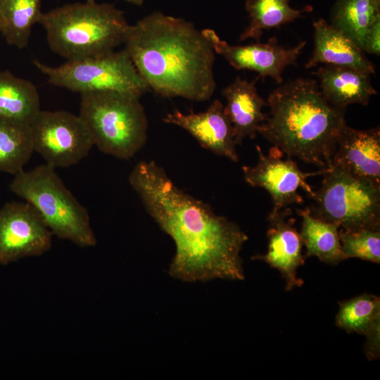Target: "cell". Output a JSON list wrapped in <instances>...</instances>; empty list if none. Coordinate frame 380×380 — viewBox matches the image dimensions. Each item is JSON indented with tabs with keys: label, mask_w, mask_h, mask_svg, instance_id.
<instances>
[{
	"label": "cell",
	"mask_w": 380,
	"mask_h": 380,
	"mask_svg": "<svg viewBox=\"0 0 380 380\" xmlns=\"http://www.w3.org/2000/svg\"><path fill=\"white\" fill-rule=\"evenodd\" d=\"M363 51L369 54L380 53V18L369 27L366 34Z\"/></svg>",
	"instance_id": "4316f807"
},
{
	"label": "cell",
	"mask_w": 380,
	"mask_h": 380,
	"mask_svg": "<svg viewBox=\"0 0 380 380\" xmlns=\"http://www.w3.org/2000/svg\"><path fill=\"white\" fill-rule=\"evenodd\" d=\"M292 215V210L289 207L269 213L267 252L252 258L262 260L277 270L284 279L286 291L300 287L304 283L297 277V270L305 265V259L302 254L303 242Z\"/></svg>",
	"instance_id": "4fadbf2b"
},
{
	"label": "cell",
	"mask_w": 380,
	"mask_h": 380,
	"mask_svg": "<svg viewBox=\"0 0 380 380\" xmlns=\"http://www.w3.org/2000/svg\"><path fill=\"white\" fill-rule=\"evenodd\" d=\"M40 110L39 92L32 82L0 71V120L30 125Z\"/></svg>",
	"instance_id": "d6986e66"
},
{
	"label": "cell",
	"mask_w": 380,
	"mask_h": 380,
	"mask_svg": "<svg viewBox=\"0 0 380 380\" xmlns=\"http://www.w3.org/2000/svg\"><path fill=\"white\" fill-rule=\"evenodd\" d=\"M201 32L215 53L222 56L236 70L255 71L262 80L270 77L279 84L283 82L284 70L297 64L298 58L306 45V42L302 41L292 47L281 46L276 37L266 43L231 45L212 29H203Z\"/></svg>",
	"instance_id": "7c38bea8"
},
{
	"label": "cell",
	"mask_w": 380,
	"mask_h": 380,
	"mask_svg": "<svg viewBox=\"0 0 380 380\" xmlns=\"http://www.w3.org/2000/svg\"><path fill=\"white\" fill-rule=\"evenodd\" d=\"M0 26H1V23H0Z\"/></svg>",
	"instance_id": "f1b7e54d"
},
{
	"label": "cell",
	"mask_w": 380,
	"mask_h": 380,
	"mask_svg": "<svg viewBox=\"0 0 380 380\" xmlns=\"http://www.w3.org/2000/svg\"><path fill=\"white\" fill-rule=\"evenodd\" d=\"M123 44L141 77L157 94L196 101L213 96L215 53L192 23L154 12L129 26Z\"/></svg>",
	"instance_id": "7a4b0ae2"
},
{
	"label": "cell",
	"mask_w": 380,
	"mask_h": 380,
	"mask_svg": "<svg viewBox=\"0 0 380 380\" xmlns=\"http://www.w3.org/2000/svg\"><path fill=\"white\" fill-rule=\"evenodd\" d=\"M296 212L302 217L299 234L303 245L306 248L305 259L316 256L331 265H336L346 260L341 251L337 225L313 217L309 207L296 209Z\"/></svg>",
	"instance_id": "ffe728a7"
},
{
	"label": "cell",
	"mask_w": 380,
	"mask_h": 380,
	"mask_svg": "<svg viewBox=\"0 0 380 380\" xmlns=\"http://www.w3.org/2000/svg\"><path fill=\"white\" fill-rule=\"evenodd\" d=\"M125 1H127L128 3H130L136 6H141L144 0H125Z\"/></svg>",
	"instance_id": "83f0119b"
},
{
	"label": "cell",
	"mask_w": 380,
	"mask_h": 380,
	"mask_svg": "<svg viewBox=\"0 0 380 380\" xmlns=\"http://www.w3.org/2000/svg\"><path fill=\"white\" fill-rule=\"evenodd\" d=\"M39 23L50 49L67 61L105 54L123 44L130 25L124 13L95 0L68 4L42 13Z\"/></svg>",
	"instance_id": "277c9868"
},
{
	"label": "cell",
	"mask_w": 380,
	"mask_h": 380,
	"mask_svg": "<svg viewBox=\"0 0 380 380\" xmlns=\"http://www.w3.org/2000/svg\"><path fill=\"white\" fill-rule=\"evenodd\" d=\"M338 304L335 324L347 333H357L365 336L380 329L379 296L365 293L339 301Z\"/></svg>",
	"instance_id": "cb8c5ba5"
},
{
	"label": "cell",
	"mask_w": 380,
	"mask_h": 380,
	"mask_svg": "<svg viewBox=\"0 0 380 380\" xmlns=\"http://www.w3.org/2000/svg\"><path fill=\"white\" fill-rule=\"evenodd\" d=\"M258 161L254 166L243 165L246 182L252 186L262 187L271 196L272 210L289 207L291 204H302L303 198L298 193L302 188L312 198L315 191L308 183L309 177L324 175L327 168L311 172H303L297 163L288 156L283 159L284 153L273 146L265 155L256 146Z\"/></svg>",
	"instance_id": "30bf717a"
},
{
	"label": "cell",
	"mask_w": 380,
	"mask_h": 380,
	"mask_svg": "<svg viewBox=\"0 0 380 380\" xmlns=\"http://www.w3.org/2000/svg\"><path fill=\"white\" fill-rule=\"evenodd\" d=\"M129 182L175 243L171 277L187 282L244 279L240 252L248 238L236 224L179 188L153 160L137 163Z\"/></svg>",
	"instance_id": "6da1fadb"
},
{
	"label": "cell",
	"mask_w": 380,
	"mask_h": 380,
	"mask_svg": "<svg viewBox=\"0 0 380 380\" xmlns=\"http://www.w3.org/2000/svg\"><path fill=\"white\" fill-rule=\"evenodd\" d=\"M163 121L184 129L202 147L233 162L239 161L232 125L220 100H214L203 112L194 113L191 110L184 114L175 109L167 113Z\"/></svg>",
	"instance_id": "5bb4252c"
},
{
	"label": "cell",
	"mask_w": 380,
	"mask_h": 380,
	"mask_svg": "<svg viewBox=\"0 0 380 380\" xmlns=\"http://www.w3.org/2000/svg\"><path fill=\"white\" fill-rule=\"evenodd\" d=\"M269 113L260 133L289 157L330 167L337 141L346 125V108L331 105L317 81L298 77L274 89L268 96Z\"/></svg>",
	"instance_id": "3957f363"
},
{
	"label": "cell",
	"mask_w": 380,
	"mask_h": 380,
	"mask_svg": "<svg viewBox=\"0 0 380 380\" xmlns=\"http://www.w3.org/2000/svg\"><path fill=\"white\" fill-rule=\"evenodd\" d=\"M314 49L306 68L319 63L351 68L369 75L375 73L374 64L365 51L348 35L319 18L313 23Z\"/></svg>",
	"instance_id": "2e32d148"
},
{
	"label": "cell",
	"mask_w": 380,
	"mask_h": 380,
	"mask_svg": "<svg viewBox=\"0 0 380 380\" xmlns=\"http://www.w3.org/2000/svg\"><path fill=\"white\" fill-rule=\"evenodd\" d=\"M312 198L311 215L345 230L380 228V187L330 166Z\"/></svg>",
	"instance_id": "52a82bcc"
},
{
	"label": "cell",
	"mask_w": 380,
	"mask_h": 380,
	"mask_svg": "<svg viewBox=\"0 0 380 380\" xmlns=\"http://www.w3.org/2000/svg\"><path fill=\"white\" fill-rule=\"evenodd\" d=\"M52 236L29 203H5L0 208V264L43 255L51 247Z\"/></svg>",
	"instance_id": "8fae6325"
},
{
	"label": "cell",
	"mask_w": 380,
	"mask_h": 380,
	"mask_svg": "<svg viewBox=\"0 0 380 380\" xmlns=\"http://www.w3.org/2000/svg\"><path fill=\"white\" fill-rule=\"evenodd\" d=\"M140 97L115 91L81 94L79 116L100 151L127 160L145 145L148 120Z\"/></svg>",
	"instance_id": "5b68a950"
},
{
	"label": "cell",
	"mask_w": 380,
	"mask_h": 380,
	"mask_svg": "<svg viewBox=\"0 0 380 380\" xmlns=\"http://www.w3.org/2000/svg\"><path fill=\"white\" fill-rule=\"evenodd\" d=\"M48 82L80 94L115 91L141 96L149 88L125 49L52 67L34 60Z\"/></svg>",
	"instance_id": "ba28073f"
},
{
	"label": "cell",
	"mask_w": 380,
	"mask_h": 380,
	"mask_svg": "<svg viewBox=\"0 0 380 380\" xmlns=\"http://www.w3.org/2000/svg\"><path fill=\"white\" fill-rule=\"evenodd\" d=\"M313 74L318 79V87L331 105L346 108L357 103L367 106L370 98L377 94L369 74L351 68L324 65Z\"/></svg>",
	"instance_id": "ac0fdd59"
},
{
	"label": "cell",
	"mask_w": 380,
	"mask_h": 380,
	"mask_svg": "<svg viewBox=\"0 0 380 380\" xmlns=\"http://www.w3.org/2000/svg\"><path fill=\"white\" fill-rule=\"evenodd\" d=\"M343 254L346 259L357 258L380 263V228L338 230Z\"/></svg>",
	"instance_id": "484cf974"
},
{
	"label": "cell",
	"mask_w": 380,
	"mask_h": 380,
	"mask_svg": "<svg viewBox=\"0 0 380 380\" xmlns=\"http://www.w3.org/2000/svg\"><path fill=\"white\" fill-rule=\"evenodd\" d=\"M54 169L44 164L23 170L15 175L10 189L35 208L53 235L80 247L94 246L97 240L87 210Z\"/></svg>",
	"instance_id": "8992f818"
},
{
	"label": "cell",
	"mask_w": 380,
	"mask_h": 380,
	"mask_svg": "<svg viewBox=\"0 0 380 380\" xmlns=\"http://www.w3.org/2000/svg\"><path fill=\"white\" fill-rule=\"evenodd\" d=\"M42 14L40 0H0V32L8 44L25 48Z\"/></svg>",
	"instance_id": "44dd1931"
},
{
	"label": "cell",
	"mask_w": 380,
	"mask_h": 380,
	"mask_svg": "<svg viewBox=\"0 0 380 380\" xmlns=\"http://www.w3.org/2000/svg\"><path fill=\"white\" fill-rule=\"evenodd\" d=\"M380 18V0H337L331 25L344 32L363 50L369 27Z\"/></svg>",
	"instance_id": "603a6c76"
},
{
	"label": "cell",
	"mask_w": 380,
	"mask_h": 380,
	"mask_svg": "<svg viewBox=\"0 0 380 380\" xmlns=\"http://www.w3.org/2000/svg\"><path fill=\"white\" fill-rule=\"evenodd\" d=\"M330 166L380 187V129H356L347 125L337 141Z\"/></svg>",
	"instance_id": "9a60e30c"
},
{
	"label": "cell",
	"mask_w": 380,
	"mask_h": 380,
	"mask_svg": "<svg viewBox=\"0 0 380 380\" xmlns=\"http://www.w3.org/2000/svg\"><path fill=\"white\" fill-rule=\"evenodd\" d=\"M245 8L250 20L240 34L239 42L248 39L260 42L264 30L290 23L311 10L310 7L295 9L289 5V0H246Z\"/></svg>",
	"instance_id": "7402d4cb"
},
{
	"label": "cell",
	"mask_w": 380,
	"mask_h": 380,
	"mask_svg": "<svg viewBox=\"0 0 380 380\" xmlns=\"http://www.w3.org/2000/svg\"><path fill=\"white\" fill-rule=\"evenodd\" d=\"M258 79L259 76L248 81L237 77L222 91L227 100L224 110L232 125L236 145L241 144L246 137L255 139L266 118L262 109L267 101L259 95L255 86Z\"/></svg>",
	"instance_id": "e0dca14e"
},
{
	"label": "cell",
	"mask_w": 380,
	"mask_h": 380,
	"mask_svg": "<svg viewBox=\"0 0 380 380\" xmlns=\"http://www.w3.org/2000/svg\"><path fill=\"white\" fill-rule=\"evenodd\" d=\"M30 128L34 151L54 168L77 164L94 146L81 118L65 110H41Z\"/></svg>",
	"instance_id": "9c48e42d"
},
{
	"label": "cell",
	"mask_w": 380,
	"mask_h": 380,
	"mask_svg": "<svg viewBox=\"0 0 380 380\" xmlns=\"http://www.w3.org/2000/svg\"><path fill=\"white\" fill-rule=\"evenodd\" d=\"M34 152L30 125L0 120V171L15 175Z\"/></svg>",
	"instance_id": "d4e9b609"
}]
</instances>
